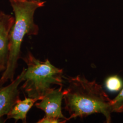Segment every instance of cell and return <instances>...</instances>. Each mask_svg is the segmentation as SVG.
<instances>
[{
    "instance_id": "6",
    "label": "cell",
    "mask_w": 123,
    "mask_h": 123,
    "mask_svg": "<svg viewBox=\"0 0 123 123\" xmlns=\"http://www.w3.org/2000/svg\"><path fill=\"white\" fill-rule=\"evenodd\" d=\"M14 22L12 16L0 11V72H4L7 66L10 35Z\"/></svg>"
},
{
    "instance_id": "2",
    "label": "cell",
    "mask_w": 123,
    "mask_h": 123,
    "mask_svg": "<svg viewBox=\"0 0 123 123\" xmlns=\"http://www.w3.org/2000/svg\"><path fill=\"white\" fill-rule=\"evenodd\" d=\"M15 14V22L11 30L9 43V55L7 66L0 79V87L8 80L12 82L24 37L37 35L38 26L34 21L36 10L44 6L45 1L37 0H9Z\"/></svg>"
},
{
    "instance_id": "5",
    "label": "cell",
    "mask_w": 123,
    "mask_h": 123,
    "mask_svg": "<svg viewBox=\"0 0 123 123\" xmlns=\"http://www.w3.org/2000/svg\"><path fill=\"white\" fill-rule=\"evenodd\" d=\"M63 86H59L57 88H54L47 93L39 103H36L38 109L43 110L46 116L58 119L69 120L62 112V102L63 94Z\"/></svg>"
},
{
    "instance_id": "11",
    "label": "cell",
    "mask_w": 123,
    "mask_h": 123,
    "mask_svg": "<svg viewBox=\"0 0 123 123\" xmlns=\"http://www.w3.org/2000/svg\"></svg>"
},
{
    "instance_id": "8",
    "label": "cell",
    "mask_w": 123,
    "mask_h": 123,
    "mask_svg": "<svg viewBox=\"0 0 123 123\" xmlns=\"http://www.w3.org/2000/svg\"><path fill=\"white\" fill-rule=\"evenodd\" d=\"M106 87L111 92H117L122 87L123 83L117 75L110 76L106 79Z\"/></svg>"
},
{
    "instance_id": "7",
    "label": "cell",
    "mask_w": 123,
    "mask_h": 123,
    "mask_svg": "<svg viewBox=\"0 0 123 123\" xmlns=\"http://www.w3.org/2000/svg\"><path fill=\"white\" fill-rule=\"evenodd\" d=\"M37 101V99L29 97H26L23 100L18 99L6 115L7 119H14L16 122L22 120L26 123L27 113Z\"/></svg>"
},
{
    "instance_id": "4",
    "label": "cell",
    "mask_w": 123,
    "mask_h": 123,
    "mask_svg": "<svg viewBox=\"0 0 123 123\" xmlns=\"http://www.w3.org/2000/svg\"><path fill=\"white\" fill-rule=\"evenodd\" d=\"M26 70V68H23L21 73L10 84L0 87V118L8 114L15 103L20 98L18 87L24 81Z\"/></svg>"
},
{
    "instance_id": "9",
    "label": "cell",
    "mask_w": 123,
    "mask_h": 123,
    "mask_svg": "<svg viewBox=\"0 0 123 123\" xmlns=\"http://www.w3.org/2000/svg\"><path fill=\"white\" fill-rule=\"evenodd\" d=\"M112 112L123 113V88L118 96L112 99Z\"/></svg>"
},
{
    "instance_id": "10",
    "label": "cell",
    "mask_w": 123,
    "mask_h": 123,
    "mask_svg": "<svg viewBox=\"0 0 123 123\" xmlns=\"http://www.w3.org/2000/svg\"><path fill=\"white\" fill-rule=\"evenodd\" d=\"M67 120L63 119H58L52 117L45 116L43 118L40 119L37 123H66Z\"/></svg>"
},
{
    "instance_id": "3",
    "label": "cell",
    "mask_w": 123,
    "mask_h": 123,
    "mask_svg": "<svg viewBox=\"0 0 123 123\" xmlns=\"http://www.w3.org/2000/svg\"><path fill=\"white\" fill-rule=\"evenodd\" d=\"M23 60L27 68L22 88L28 97L41 100L54 88L52 85L63 86L65 83L63 70L53 66L48 59L41 61L29 51Z\"/></svg>"
},
{
    "instance_id": "1",
    "label": "cell",
    "mask_w": 123,
    "mask_h": 123,
    "mask_svg": "<svg viewBox=\"0 0 123 123\" xmlns=\"http://www.w3.org/2000/svg\"><path fill=\"white\" fill-rule=\"evenodd\" d=\"M65 79L67 85L63 90V99L69 120L98 113L105 116L106 123L111 122L112 99L101 85L80 75Z\"/></svg>"
}]
</instances>
